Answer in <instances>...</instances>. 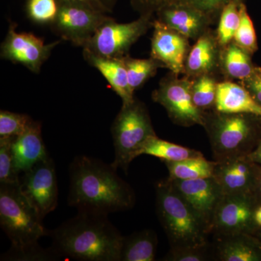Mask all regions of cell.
Instances as JSON below:
<instances>
[{
	"label": "cell",
	"mask_w": 261,
	"mask_h": 261,
	"mask_svg": "<svg viewBox=\"0 0 261 261\" xmlns=\"http://www.w3.org/2000/svg\"><path fill=\"white\" fill-rule=\"evenodd\" d=\"M141 154H148L164 161H179L203 155L199 151L163 140L157 135L145 142L141 149Z\"/></svg>",
	"instance_id": "25"
},
{
	"label": "cell",
	"mask_w": 261,
	"mask_h": 261,
	"mask_svg": "<svg viewBox=\"0 0 261 261\" xmlns=\"http://www.w3.org/2000/svg\"><path fill=\"white\" fill-rule=\"evenodd\" d=\"M191 84L190 79L186 76L178 78V75L171 73L160 82L159 88L152 92V99L166 109L176 124L185 127L203 126L205 112L196 107L192 101Z\"/></svg>",
	"instance_id": "9"
},
{
	"label": "cell",
	"mask_w": 261,
	"mask_h": 261,
	"mask_svg": "<svg viewBox=\"0 0 261 261\" xmlns=\"http://www.w3.org/2000/svg\"><path fill=\"white\" fill-rule=\"evenodd\" d=\"M51 250L58 257L82 261H121L124 237L108 215L78 211L53 231Z\"/></svg>",
	"instance_id": "2"
},
{
	"label": "cell",
	"mask_w": 261,
	"mask_h": 261,
	"mask_svg": "<svg viewBox=\"0 0 261 261\" xmlns=\"http://www.w3.org/2000/svg\"><path fill=\"white\" fill-rule=\"evenodd\" d=\"M84 57L89 65L97 68L106 78L113 91L121 98L123 105H127L134 101L135 98L128 84L123 58H102L85 49H84Z\"/></svg>",
	"instance_id": "20"
},
{
	"label": "cell",
	"mask_w": 261,
	"mask_h": 261,
	"mask_svg": "<svg viewBox=\"0 0 261 261\" xmlns=\"http://www.w3.org/2000/svg\"><path fill=\"white\" fill-rule=\"evenodd\" d=\"M33 119L23 113L0 111V137H18L32 124Z\"/></svg>",
	"instance_id": "31"
},
{
	"label": "cell",
	"mask_w": 261,
	"mask_h": 261,
	"mask_svg": "<svg viewBox=\"0 0 261 261\" xmlns=\"http://www.w3.org/2000/svg\"><path fill=\"white\" fill-rule=\"evenodd\" d=\"M157 20L192 40H197L214 23L210 17L188 5L168 3L155 13Z\"/></svg>",
	"instance_id": "16"
},
{
	"label": "cell",
	"mask_w": 261,
	"mask_h": 261,
	"mask_svg": "<svg viewBox=\"0 0 261 261\" xmlns=\"http://www.w3.org/2000/svg\"><path fill=\"white\" fill-rule=\"evenodd\" d=\"M15 137H0V184L20 185V174L15 170L12 150Z\"/></svg>",
	"instance_id": "30"
},
{
	"label": "cell",
	"mask_w": 261,
	"mask_h": 261,
	"mask_svg": "<svg viewBox=\"0 0 261 261\" xmlns=\"http://www.w3.org/2000/svg\"><path fill=\"white\" fill-rule=\"evenodd\" d=\"M254 221L257 226H261V205L256 207L254 213Z\"/></svg>",
	"instance_id": "41"
},
{
	"label": "cell",
	"mask_w": 261,
	"mask_h": 261,
	"mask_svg": "<svg viewBox=\"0 0 261 261\" xmlns=\"http://www.w3.org/2000/svg\"><path fill=\"white\" fill-rule=\"evenodd\" d=\"M115 157L111 163L115 168L128 172L132 161L140 155V151L150 137L156 136L148 110L143 102L135 99L123 105L112 128Z\"/></svg>",
	"instance_id": "6"
},
{
	"label": "cell",
	"mask_w": 261,
	"mask_h": 261,
	"mask_svg": "<svg viewBox=\"0 0 261 261\" xmlns=\"http://www.w3.org/2000/svg\"><path fill=\"white\" fill-rule=\"evenodd\" d=\"M191 81L192 101L196 107L202 112L214 110L219 82L216 75H200Z\"/></svg>",
	"instance_id": "26"
},
{
	"label": "cell",
	"mask_w": 261,
	"mask_h": 261,
	"mask_svg": "<svg viewBox=\"0 0 261 261\" xmlns=\"http://www.w3.org/2000/svg\"><path fill=\"white\" fill-rule=\"evenodd\" d=\"M60 258L51 250L42 248L40 245L25 250H13L9 249L1 256V260L8 261H51Z\"/></svg>",
	"instance_id": "33"
},
{
	"label": "cell",
	"mask_w": 261,
	"mask_h": 261,
	"mask_svg": "<svg viewBox=\"0 0 261 261\" xmlns=\"http://www.w3.org/2000/svg\"><path fill=\"white\" fill-rule=\"evenodd\" d=\"M257 191L258 194L261 195V173H259L258 177H257L256 186H255V192ZM255 192H254V195H255Z\"/></svg>",
	"instance_id": "42"
},
{
	"label": "cell",
	"mask_w": 261,
	"mask_h": 261,
	"mask_svg": "<svg viewBox=\"0 0 261 261\" xmlns=\"http://www.w3.org/2000/svg\"><path fill=\"white\" fill-rule=\"evenodd\" d=\"M221 47L216 32L207 29L196 40L189 51L184 74L192 80L200 75H216L220 73Z\"/></svg>",
	"instance_id": "17"
},
{
	"label": "cell",
	"mask_w": 261,
	"mask_h": 261,
	"mask_svg": "<svg viewBox=\"0 0 261 261\" xmlns=\"http://www.w3.org/2000/svg\"><path fill=\"white\" fill-rule=\"evenodd\" d=\"M257 165L247 155L216 161L213 177L219 184L224 194L254 195L260 173Z\"/></svg>",
	"instance_id": "15"
},
{
	"label": "cell",
	"mask_w": 261,
	"mask_h": 261,
	"mask_svg": "<svg viewBox=\"0 0 261 261\" xmlns=\"http://www.w3.org/2000/svg\"><path fill=\"white\" fill-rule=\"evenodd\" d=\"M216 161H209L203 155L179 161H165L170 180H191L212 177Z\"/></svg>",
	"instance_id": "24"
},
{
	"label": "cell",
	"mask_w": 261,
	"mask_h": 261,
	"mask_svg": "<svg viewBox=\"0 0 261 261\" xmlns=\"http://www.w3.org/2000/svg\"><path fill=\"white\" fill-rule=\"evenodd\" d=\"M152 27L151 58L173 74H184L187 56L191 48L190 39L168 28L157 19L153 20Z\"/></svg>",
	"instance_id": "13"
},
{
	"label": "cell",
	"mask_w": 261,
	"mask_h": 261,
	"mask_svg": "<svg viewBox=\"0 0 261 261\" xmlns=\"http://www.w3.org/2000/svg\"><path fill=\"white\" fill-rule=\"evenodd\" d=\"M170 0H130L132 8L140 15L153 17L158 10L169 3Z\"/></svg>",
	"instance_id": "36"
},
{
	"label": "cell",
	"mask_w": 261,
	"mask_h": 261,
	"mask_svg": "<svg viewBox=\"0 0 261 261\" xmlns=\"http://www.w3.org/2000/svg\"><path fill=\"white\" fill-rule=\"evenodd\" d=\"M156 211L171 248L208 245L210 230L168 179L158 182Z\"/></svg>",
	"instance_id": "3"
},
{
	"label": "cell",
	"mask_w": 261,
	"mask_h": 261,
	"mask_svg": "<svg viewBox=\"0 0 261 261\" xmlns=\"http://www.w3.org/2000/svg\"><path fill=\"white\" fill-rule=\"evenodd\" d=\"M20 188L42 220L56 210L58 204V178L56 165L50 155L23 173Z\"/></svg>",
	"instance_id": "10"
},
{
	"label": "cell",
	"mask_w": 261,
	"mask_h": 261,
	"mask_svg": "<svg viewBox=\"0 0 261 261\" xmlns=\"http://www.w3.org/2000/svg\"><path fill=\"white\" fill-rule=\"evenodd\" d=\"M58 42L46 44L41 38L31 33L16 32V25L11 24L2 44L1 57L18 63L34 73H39L44 62L50 56Z\"/></svg>",
	"instance_id": "12"
},
{
	"label": "cell",
	"mask_w": 261,
	"mask_h": 261,
	"mask_svg": "<svg viewBox=\"0 0 261 261\" xmlns=\"http://www.w3.org/2000/svg\"><path fill=\"white\" fill-rule=\"evenodd\" d=\"M249 233L216 238V256L221 261L261 260V247Z\"/></svg>",
	"instance_id": "21"
},
{
	"label": "cell",
	"mask_w": 261,
	"mask_h": 261,
	"mask_svg": "<svg viewBox=\"0 0 261 261\" xmlns=\"http://www.w3.org/2000/svg\"><path fill=\"white\" fill-rule=\"evenodd\" d=\"M215 111L226 113H242L261 118V105L240 83L223 80L218 84Z\"/></svg>",
	"instance_id": "19"
},
{
	"label": "cell",
	"mask_w": 261,
	"mask_h": 261,
	"mask_svg": "<svg viewBox=\"0 0 261 261\" xmlns=\"http://www.w3.org/2000/svg\"><path fill=\"white\" fill-rule=\"evenodd\" d=\"M128 75V84L132 92L135 94L151 77L154 76L159 68H162L159 62L153 58L137 59L128 56L123 58Z\"/></svg>",
	"instance_id": "27"
},
{
	"label": "cell",
	"mask_w": 261,
	"mask_h": 261,
	"mask_svg": "<svg viewBox=\"0 0 261 261\" xmlns=\"http://www.w3.org/2000/svg\"><path fill=\"white\" fill-rule=\"evenodd\" d=\"M233 1L244 2V0H170L168 3L191 6L210 17L211 20L215 23L216 20L219 19L220 13L223 8Z\"/></svg>",
	"instance_id": "34"
},
{
	"label": "cell",
	"mask_w": 261,
	"mask_h": 261,
	"mask_svg": "<svg viewBox=\"0 0 261 261\" xmlns=\"http://www.w3.org/2000/svg\"><path fill=\"white\" fill-rule=\"evenodd\" d=\"M257 142L256 147L247 156L253 162L261 166V129Z\"/></svg>",
	"instance_id": "38"
},
{
	"label": "cell",
	"mask_w": 261,
	"mask_h": 261,
	"mask_svg": "<svg viewBox=\"0 0 261 261\" xmlns=\"http://www.w3.org/2000/svg\"><path fill=\"white\" fill-rule=\"evenodd\" d=\"M112 164L87 155L75 156L68 168V204L78 211L109 215L135 205L132 187Z\"/></svg>",
	"instance_id": "1"
},
{
	"label": "cell",
	"mask_w": 261,
	"mask_h": 261,
	"mask_svg": "<svg viewBox=\"0 0 261 261\" xmlns=\"http://www.w3.org/2000/svg\"><path fill=\"white\" fill-rule=\"evenodd\" d=\"M175 190L198 214L210 230L215 212L224 192L214 177L191 180H170Z\"/></svg>",
	"instance_id": "14"
},
{
	"label": "cell",
	"mask_w": 261,
	"mask_h": 261,
	"mask_svg": "<svg viewBox=\"0 0 261 261\" xmlns=\"http://www.w3.org/2000/svg\"><path fill=\"white\" fill-rule=\"evenodd\" d=\"M244 2L233 1L221 10L219 25L216 31V39L221 48L233 42L240 21V6Z\"/></svg>",
	"instance_id": "28"
},
{
	"label": "cell",
	"mask_w": 261,
	"mask_h": 261,
	"mask_svg": "<svg viewBox=\"0 0 261 261\" xmlns=\"http://www.w3.org/2000/svg\"><path fill=\"white\" fill-rule=\"evenodd\" d=\"M209 245L200 247L171 248L165 260L168 261H206L211 260Z\"/></svg>",
	"instance_id": "35"
},
{
	"label": "cell",
	"mask_w": 261,
	"mask_h": 261,
	"mask_svg": "<svg viewBox=\"0 0 261 261\" xmlns=\"http://www.w3.org/2000/svg\"><path fill=\"white\" fill-rule=\"evenodd\" d=\"M158 238L153 230L145 229L123 238L121 261H153Z\"/></svg>",
	"instance_id": "23"
},
{
	"label": "cell",
	"mask_w": 261,
	"mask_h": 261,
	"mask_svg": "<svg viewBox=\"0 0 261 261\" xmlns=\"http://www.w3.org/2000/svg\"><path fill=\"white\" fill-rule=\"evenodd\" d=\"M252 194H224L215 212L211 233L216 238L250 233L253 226L255 209Z\"/></svg>",
	"instance_id": "11"
},
{
	"label": "cell",
	"mask_w": 261,
	"mask_h": 261,
	"mask_svg": "<svg viewBox=\"0 0 261 261\" xmlns=\"http://www.w3.org/2000/svg\"><path fill=\"white\" fill-rule=\"evenodd\" d=\"M15 170L25 172L39 161L49 157L42 135V124L33 121L23 134L15 137L12 145Z\"/></svg>",
	"instance_id": "18"
},
{
	"label": "cell",
	"mask_w": 261,
	"mask_h": 261,
	"mask_svg": "<svg viewBox=\"0 0 261 261\" xmlns=\"http://www.w3.org/2000/svg\"><path fill=\"white\" fill-rule=\"evenodd\" d=\"M99 1L109 13L113 11V8L117 3V0H99Z\"/></svg>",
	"instance_id": "40"
},
{
	"label": "cell",
	"mask_w": 261,
	"mask_h": 261,
	"mask_svg": "<svg viewBox=\"0 0 261 261\" xmlns=\"http://www.w3.org/2000/svg\"><path fill=\"white\" fill-rule=\"evenodd\" d=\"M111 17L80 0H58V12L51 24L62 39L84 47Z\"/></svg>",
	"instance_id": "7"
},
{
	"label": "cell",
	"mask_w": 261,
	"mask_h": 261,
	"mask_svg": "<svg viewBox=\"0 0 261 261\" xmlns=\"http://www.w3.org/2000/svg\"><path fill=\"white\" fill-rule=\"evenodd\" d=\"M152 18L140 15L137 20L126 23H117L111 18L97 29L83 49L102 58H124L132 46L152 27Z\"/></svg>",
	"instance_id": "8"
},
{
	"label": "cell",
	"mask_w": 261,
	"mask_h": 261,
	"mask_svg": "<svg viewBox=\"0 0 261 261\" xmlns=\"http://www.w3.org/2000/svg\"><path fill=\"white\" fill-rule=\"evenodd\" d=\"M0 226L11 243L10 249L13 250L39 246V239L49 233L20 185L0 184Z\"/></svg>",
	"instance_id": "4"
},
{
	"label": "cell",
	"mask_w": 261,
	"mask_h": 261,
	"mask_svg": "<svg viewBox=\"0 0 261 261\" xmlns=\"http://www.w3.org/2000/svg\"><path fill=\"white\" fill-rule=\"evenodd\" d=\"M240 21L235 34L233 42L244 50L252 56L256 53L257 46V36L253 23L247 12L245 3L240 6Z\"/></svg>",
	"instance_id": "29"
},
{
	"label": "cell",
	"mask_w": 261,
	"mask_h": 261,
	"mask_svg": "<svg viewBox=\"0 0 261 261\" xmlns=\"http://www.w3.org/2000/svg\"><path fill=\"white\" fill-rule=\"evenodd\" d=\"M251 56L233 42L221 48L220 73L224 76V80L240 82L248 78L255 67Z\"/></svg>",
	"instance_id": "22"
},
{
	"label": "cell",
	"mask_w": 261,
	"mask_h": 261,
	"mask_svg": "<svg viewBox=\"0 0 261 261\" xmlns=\"http://www.w3.org/2000/svg\"><path fill=\"white\" fill-rule=\"evenodd\" d=\"M27 13L38 23H53L58 12V0H28Z\"/></svg>",
	"instance_id": "32"
},
{
	"label": "cell",
	"mask_w": 261,
	"mask_h": 261,
	"mask_svg": "<svg viewBox=\"0 0 261 261\" xmlns=\"http://www.w3.org/2000/svg\"><path fill=\"white\" fill-rule=\"evenodd\" d=\"M250 92L252 97L261 105V68L255 65V69L248 78L239 82Z\"/></svg>",
	"instance_id": "37"
},
{
	"label": "cell",
	"mask_w": 261,
	"mask_h": 261,
	"mask_svg": "<svg viewBox=\"0 0 261 261\" xmlns=\"http://www.w3.org/2000/svg\"><path fill=\"white\" fill-rule=\"evenodd\" d=\"M260 117L242 113L205 112L204 128L208 136L214 161L248 155L253 150L257 121Z\"/></svg>",
	"instance_id": "5"
},
{
	"label": "cell",
	"mask_w": 261,
	"mask_h": 261,
	"mask_svg": "<svg viewBox=\"0 0 261 261\" xmlns=\"http://www.w3.org/2000/svg\"><path fill=\"white\" fill-rule=\"evenodd\" d=\"M80 1L84 2V3H87L91 6L93 7L94 8L99 10L105 13H109L107 9L103 6L102 3H100L99 0H80Z\"/></svg>",
	"instance_id": "39"
}]
</instances>
